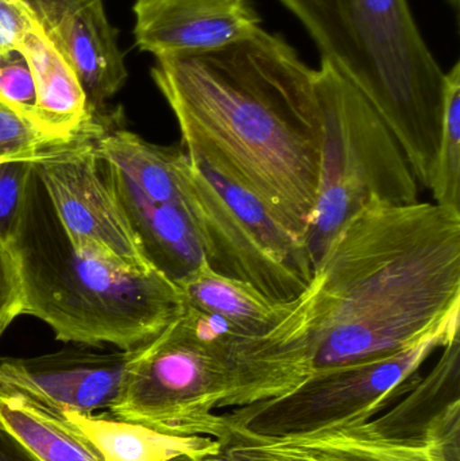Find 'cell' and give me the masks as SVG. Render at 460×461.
I'll return each mask as SVG.
<instances>
[{"mask_svg":"<svg viewBox=\"0 0 460 461\" xmlns=\"http://www.w3.org/2000/svg\"><path fill=\"white\" fill-rule=\"evenodd\" d=\"M180 175L181 205L212 270L248 282L278 301L297 300L307 290L312 267L304 243L257 197L184 148Z\"/></svg>","mask_w":460,"mask_h":461,"instance_id":"7","label":"cell"},{"mask_svg":"<svg viewBox=\"0 0 460 461\" xmlns=\"http://www.w3.org/2000/svg\"><path fill=\"white\" fill-rule=\"evenodd\" d=\"M59 416L91 447L99 461H173L221 454L223 446L204 436H172L110 413L59 411Z\"/></svg>","mask_w":460,"mask_h":461,"instance_id":"17","label":"cell"},{"mask_svg":"<svg viewBox=\"0 0 460 461\" xmlns=\"http://www.w3.org/2000/svg\"><path fill=\"white\" fill-rule=\"evenodd\" d=\"M0 424L40 461H99L59 414L10 387L0 386Z\"/></svg>","mask_w":460,"mask_h":461,"instance_id":"18","label":"cell"},{"mask_svg":"<svg viewBox=\"0 0 460 461\" xmlns=\"http://www.w3.org/2000/svg\"><path fill=\"white\" fill-rule=\"evenodd\" d=\"M459 328L440 330L399 354L316 371L288 394L223 413L229 441L310 435L358 420H370L410 393L419 370L437 348L459 338Z\"/></svg>","mask_w":460,"mask_h":461,"instance_id":"8","label":"cell"},{"mask_svg":"<svg viewBox=\"0 0 460 461\" xmlns=\"http://www.w3.org/2000/svg\"><path fill=\"white\" fill-rule=\"evenodd\" d=\"M134 38L154 56L219 50L262 29L256 0H135Z\"/></svg>","mask_w":460,"mask_h":461,"instance_id":"11","label":"cell"},{"mask_svg":"<svg viewBox=\"0 0 460 461\" xmlns=\"http://www.w3.org/2000/svg\"><path fill=\"white\" fill-rule=\"evenodd\" d=\"M186 153L259 200L305 246L323 149L318 69L281 32L156 59Z\"/></svg>","mask_w":460,"mask_h":461,"instance_id":"1","label":"cell"},{"mask_svg":"<svg viewBox=\"0 0 460 461\" xmlns=\"http://www.w3.org/2000/svg\"><path fill=\"white\" fill-rule=\"evenodd\" d=\"M35 23L37 18L24 0H0V54L21 48Z\"/></svg>","mask_w":460,"mask_h":461,"instance_id":"23","label":"cell"},{"mask_svg":"<svg viewBox=\"0 0 460 461\" xmlns=\"http://www.w3.org/2000/svg\"><path fill=\"white\" fill-rule=\"evenodd\" d=\"M18 267L22 314L45 322L57 340L134 351L184 309L175 282L73 249L32 167L18 227L8 244Z\"/></svg>","mask_w":460,"mask_h":461,"instance_id":"4","label":"cell"},{"mask_svg":"<svg viewBox=\"0 0 460 461\" xmlns=\"http://www.w3.org/2000/svg\"><path fill=\"white\" fill-rule=\"evenodd\" d=\"M184 305L226 322L243 335H272L297 308V300L267 297L248 282L216 273L207 260L178 282Z\"/></svg>","mask_w":460,"mask_h":461,"instance_id":"16","label":"cell"},{"mask_svg":"<svg viewBox=\"0 0 460 461\" xmlns=\"http://www.w3.org/2000/svg\"><path fill=\"white\" fill-rule=\"evenodd\" d=\"M131 351L64 349L34 357H0V386L32 398L53 413L110 409L121 392Z\"/></svg>","mask_w":460,"mask_h":461,"instance_id":"10","label":"cell"},{"mask_svg":"<svg viewBox=\"0 0 460 461\" xmlns=\"http://www.w3.org/2000/svg\"><path fill=\"white\" fill-rule=\"evenodd\" d=\"M316 371L399 354L460 327V212L435 203L362 208L297 300Z\"/></svg>","mask_w":460,"mask_h":461,"instance_id":"2","label":"cell"},{"mask_svg":"<svg viewBox=\"0 0 460 461\" xmlns=\"http://www.w3.org/2000/svg\"><path fill=\"white\" fill-rule=\"evenodd\" d=\"M21 49L29 59L37 88L35 130L49 145L72 140L94 116L80 78L38 21Z\"/></svg>","mask_w":460,"mask_h":461,"instance_id":"15","label":"cell"},{"mask_svg":"<svg viewBox=\"0 0 460 461\" xmlns=\"http://www.w3.org/2000/svg\"><path fill=\"white\" fill-rule=\"evenodd\" d=\"M0 102L34 127L37 88L29 59L21 48L0 54Z\"/></svg>","mask_w":460,"mask_h":461,"instance_id":"20","label":"cell"},{"mask_svg":"<svg viewBox=\"0 0 460 461\" xmlns=\"http://www.w3.org/2000/svg\"><path fill=\"white\" fill-rule=\"evenodd\" d=\"M429 191L435 204L460 212V62L446 72L442 131Z\"/></svg>","mask_w":460,"mask_h":461,"instance_id":"19","label":"cell"},{"mask_svg":"<svg viewBox=\"0 0 460 461\" xmlns=\"http://www.w3.org/2000/svg\"><path fill=\"white\" fill-rule=\"evenodd\" d=\"M32 172V161L0 164V246L7 247L13 240Z\"/></svg>","mask_w":460,"mask_h":461,"instance_id":"21","label":"cell"},{"mask_svg":"<svg viewBox=\"0 0 460 461\" xmlns=\"http://www.w3.org/2000/svg\"><path fill=\"white\" fill-rule=\"evenodd\" d=\"M318 94L323 149L305 233L312 271L332 239L367 204L419 202V183L401 146L366 97L326 61L318 69Z\"/></svg>","mask_w":460,"mask_h":461,"instance_id":"6","label":"cell"},{"mask_svg":"<svg viewBox=\"0 0 460 461\" xmlns=\"http://www.w3.org/2000/svg\"><path fill=\"white\" fill-rule=\"evenodd\" d=\"M102 164L146 262L176 285L194 273L204 262L205 254L186 211L149 199L115 167Z\"/></svg>","mask_w":460,"mask_h":461,"instance_id":"14","label":"cell"},{"mask_svg":"<svg viewBox=\"0 0 460 461\" xmlns=\"http://www.w3.org/2000/svg\"><path fill=\"white\" fill-rule=\"evenodd\" d=\"M331 64L373 105L416 180L431 188L446 72L408 0H278Z\"/></svg>","mask_w":460,"mask_h":461,"instance_id":"5","label":"cell"},{"mask_svg":"<svg viewBox=\"0 0 460 461\" xmlns=\"http://www.w3.org/2000/svg\"><path fill=\"white\" fill-rule=\"evenodd\" d=\"M446 2L448 3V5H450L456 14H459L460 0H446Z\"/></svg>","mask_w":460,"mask_h":461,"instance_id":"27","label":"cell"},{"mask_svg":"<svg viewBox=\"0 0 460 461\" xmlns=\"http://www.w3.org/2000/svg\"><path fill=\"white\" fill-rule=\"evenodd\" d=\"M311 375L310 352L288 324L257 338L184 305L156 338L131 351L108 413L224 447L229 430L218 411L288 394Z\"/></svg>","mask_w":460,"mask_h":461,"instance_id":"3","label":"cell"},{"mask_svg":"<svg viewBox=\"0 0 460 461\" xmlns=\"http://www.w3.org/2000/svg\"><path fill=\"white\" fill-rule=\"evenodd\" d=\"M0 461H40L0 424Z\"/></svg>","mask_w":460,"mask_h":461,"instance_id":"25","label":"cell"},{"mask_svg":"<svg viewBox=\"0 0 460 461\" xmlns=\"http://www.w3.org/2000/svg\"><path fill=\"white\" fill-rule=\"evenodd\" d=\"M173 461H289L278 457L265 456V455L253 454L242 451L234 447H224L221 454L213 456L202 457V459H177Z\"/></svg>","mask_w":460,"mask_h":461,"instance_id":"26","label":"cell"},{"mask_svg":"<svg viewBox=\"0 0 460 461\" xmlns=\"http://www.w3.org/2000/svg\"><path fill=\"white\" fill-rule=\"evenodd\" d=\"M88 126L72 140L43 148L32 161L35 175L76 251L122 267L153 268L105 178Z\"/></svg>","mask_w":460,"mask_h":461,"instance_id":"9","label":"cell"},{"mask_svg":"<svg viewBox=\"0 0 460 461\" xmlns=\"http://www.w3.org/2000/svg\"><path fill=\"white\" fill-rule=\"evenodd\" d=\"M22 314L18 267L7 247L0 246V336Z\"/></svg>","mask_w":460,"mask_h":461,"instance_id":"24","label":"cell"},{"mask_svg":"<svg viewBox=\"0 0 460 461\" xmlns=\"http://www.w3.org/2000/svg\"><path fill=\"white\" fill-rule=\"evenodd\" d=\"M46 37L83 84L94 113L107 107L126 83L123 54L103 0H24Z\"/></svg>","mask_w":460,"mask_h":461,"instance_id":"12","label":"cell"},{"mask_svg":"<svg viewBox=\"0 0 460 461\" xmlns=\"http://www.w3.org/2000/svg\"><path fill=\"white\" fill-rule=\"evenodd\" d=\"M224 447L289 461H460L427 438L385 432L373 420L293 438H235Z\"/></svg>","mask_w":460,"mask_h":461,"instance_id":"13","label":"cell"},{"mask_svg":"<svg viewBox=\"0 0 460 461\" xmlns=\"http://www.w3.org/2000/svg\"><path fill=\"white\" fill-rule=\"evenodd\" d=\"M49 143L21 115L0 102V164L34 161Z\"/></svg>","mask_w":460,"mask_h":461,"instance_id":"22","label":"cell"}]
</instances>
